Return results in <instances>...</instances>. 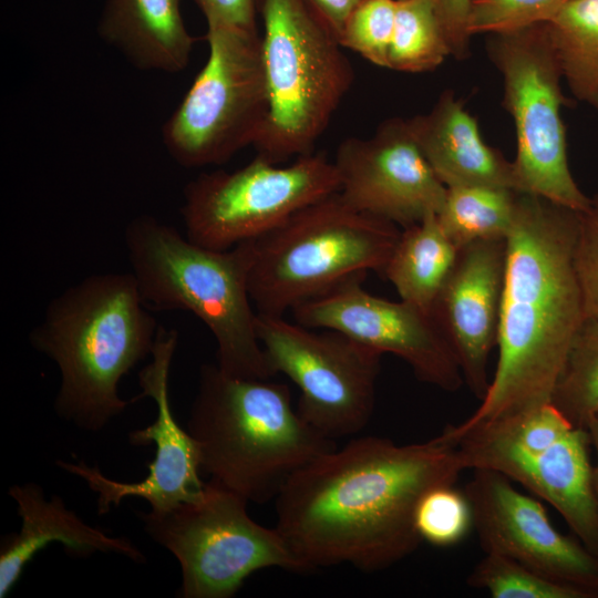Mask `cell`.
<instances>
[{
  "label": "cell",
  "instance_id": "e0dca14e",
  "mask_svg": "<svg viewBox=\"0 0 598 598\" xmlns=\"http://www.w3.org/2000/svg\"><path fill=\"white\" fill-rule=\"evenodd\" d=\"M339 194L354 209L403 228L441 210L446 187L420 150L406 118L383 121L365 138L348 137L333 161Z\"/></svg>",
  "mask_w": 598,
  "mask_h": 598
},
{
  "label": "cell",
  "instance_id": "5b68a950",
  "mask_svg": "<svg viewBox=\"0 0 598 598\" xmlns=\"http://www.w3.org/2000/svg\"><path fill=\"white\" fill-rule=\"evenodd\" d=\"M124 243L146 305L189 311L202 320L216 341V364L226 373L275 375L257 336L248 287L252 240L226 250L209 249L154 216L140 215L125 227Z\"/></svg>",
  "mask_w": 598,
  "mask_h": 598
},
{
  "label": "cell",
  "instance_id": "277c9868",
  "mask_svg": "<svg viewBox=\"0 0 598 598\" xmlns=\"http://www.w3.org/2000/svg\"><path fill=\"white\" fill-rule=\"evenodd\" d=\"M186 430L202 474L248 502L276 498L303 466L337 445L292 403L285 383L203 364Z\"/></svg>",
  "mask_w": 598,
  "mask_h": 598
},
{
  "label": "cell",
  "instance_id": "7c38bea8",
  "mask_svg": "<svg viewBox=\"0 0 598 598\" xmlns=\"http://www.w3.org/2000/svg\"><path fill=\"white\" fill-rule=\"evenodd\" d=\"M338 190L336 166L324 153L299 156L286 166L257 154L238 169L203 173L190 181L181 213L190 241L226 250Z\"/></svg>",
  "mask_w": 598,
  "mask_h": 598
},
{
  "label": "cell",
  "instance_id": "e575fe53",
  "mask_svg": "<svg viewBox=\"0 0 598 598\" xmlns=\"http://www.w3.org/2000/svg\"><path fill=\"white\" fill-rule=\"evenodd\" d=\"M591 447L595 450L596 463L592 465V489L598 513V415L591 419L587 425Z\"/></svg>",
  "mask_w": 598,
  "mask_h": 598
},
{
  "label": "cell",
  "instance_id": "4dcf8cb0",
  "mask_svg": "<svg viewBox=\"0 0 598 598\" xmlns=\"http://www.w3.org/2000/svg\"><path fill=\"white\" fill-rule=\"evenodd\" d=\"M575 266L582 290L587 318L598 319V193L579 213Z\"/></svg>",
  "mask_w": 598,
  "mask_h": 598
},
{
  "label": "cell",
  "instance_id": "30bf717a",
  "mask_svg": "<svg viewBox=\"0 0 598 598\" xmlns=\"http://www.w3.org/2000/svg\"><path fill=\"white\" fill-rule=\"evenodd\" d=\"M206 24V63L162 127L166 151L188 168L220 165L254 146L269 111L259 32Z\"/></svg>",
  "mask_w": 598,
  "mask_h": 598
},
{
  "label": "cell",
  "instance_id": "f546056e",
  "mask_svg": "<svg viewBox=\"0 0 598 598\" xmlns=\"http://www.w3.org/2000/svg\"><path fill=\"white\" fill-rule=\"evenodd\" d=\"M569 0H471V37L520 30L550 21Z\"/></svg>",
  "mask_w": 598,
  "mask_h": 598
},
{
  "label": "cell",
  "instance_id": "5bb4252c",
  "mask_svg": "<svg viewBox=\"0 0 598 598\" xmlns=\"http://www.w3.org/2000/svg\"><path fill=\"white\" fill-rule=\"evenodd\" d=\"M355 275L328 291L296 306L295 321L312 329L341 332L380 353L406 362L423 382L447 392L464 384L448 340L430 312L400 299L374 296Z\"/></svg>",
  "mask_w": 598,
  "mask_h": 598
},
{
  "label": "cell",
  "instance_id": "2e32d148",
  "mask_svg": "<svg viewBox=\"0 0 598 598\" xmlns=\"http://www.w3.org/2000/svg\"><path fill=\"white\" fill-rule=\"evenodd\" d=\"M484 553L509 557L536 573L598 598V555L561 534L543 505L491 470H473L463 489Z\"/></svg>",
  "mask_w": 598,
  "mask_h": 598
},
{
  "label": "cell",
  "instance_id": "4316f807",
  "mask_svg": "<svg viewBox=\"0 0 598 598\" xmlns=\"http://www.w3.org/2000/svg\"><path fill=\"white\" fill-rule=\"evenodd\" d=\"M467 585L493 598H584L576 589L551 580L506 556L485 553L468 574Z\"/></svg>",
  "mask_w": 598,
  "mask_h": 598
},
{
  "label": "cell",
  "instance_id": "d4e9b609",
  "mask_svg": "<svg viewBox=\"0 0 598 598\" xmlns=\"http://www.w3.org/2000/svg\"><path fill=\"white\" fill-rule=\"evenodd\" d=\"M448 56L450 45L432 0H395L386 69L403 73L430 72Z\"/></svg>",
  "mask_w": 598,
  "mask_h": 598
},
{
  "label": "cell",
  "instance_id": "cb8c5ba5",
  "mask_svg": "<svg viewBox=\"0 0 598 598\" xmlns=\"http://www.w3.org/2000/svg\"><path fill=\"white\" fill-rule=\"evenodd\" d=\"M517 193L495 186L446 187L437 219L457 248L476 240L506 239Z\"/></svg>",
  "mask_w": 598,
  "mask_h": 598
},
{
  "label": "cell",
  "instance_id": "ac0fdd59",
  "mask_svg": "<svg viewBox=\"0 0 598 598\" xmlns=\"http://www.w3.org/2000/svg\"><path fill=\"white\" fill-rule=\"evenodd\" d=\"M506 255V239L476 240L458 248L431 308L456 354L464 383L480 401L491 383L487 368L497 343Z\"/></svg>",
  "mask_w": 598,
  "mask_h": 598
},
{
  "label": "cell",
  "instance_id": "d6986e66",
  "mask_svg": "<svg viewBox=\"0 0 598 598\" xmlns=\"http://www.w3.org/2000/svg\"><path fill=\"white\" fill-rule=\"evenodd\" d=\"M10 497L17 504L21 527L6 535L0 546V597L4 598L37 553L51 543H61L68 553L86 557L94 553H114L136 563L144 555L126 537H114L85 523L69 509L60 496L45 498L34 483L12 485Z\"/></svg>",
  "mask_w": 598,
  "mask_h": 598
},
{
  "label": "cell",
  "instance_id": "603a6c76",
  "mask_svg": "<svg viewBox=\"0 0 598 598\" xmlns=\"http://www.w3.org/2000/svg\"><path fill=\"white\" fill-rule=\"evenodd\" d=\"M547 27L564 83L598 110V0H569Z\"/></svg>",
  "mask_w": 598,
  "mask_h": 598
},
{
  "label": "cell",
  "instance_id": "836d02e7",
  "mask_svg": "<svg viewBox=\"0 0 598 598\" xmlns=\"http://www.w3.org/2000/svg\"><path fill=\"white\" fill-rule=\"evenodd\" d=\"M334 32L340 29L351 10L362 0H309Z\"/></svg>",
  "mask_w": 598,
  "mask_h": 598
},
{
  "label": "cell",
  "instance_id": "4fadbf2b",
  "mask_svg": "<svg viewBox=\"0 0 598 598\" xmlns=\"http://www.w3.org/2000/svg\"><path fill=\"white\" fill-rule=\"evenodd\" d=\"M256 330L268 363L300 391L299 413L336 440L361 432L372 417L382 353L346 334L257 312Z\"/></svg>",
  "mask_w": 598,
  "mask_h": 598
},
{
  "label": "cell",
  "instance_id": "1f68e13d",
  "mask_svg": "<svg viewBox=\"0 0 598 598\" xmlns=\"http://www.w3.org/2000/svg\"><path fill=\"white\" fill-rule=\"evenodd\" d=\"M206 23L258 31L257 20L264 0H193Z\"/></svg>",
  "mask_w": 598,
  "mask_h": 598
},
{
  "label": "cell",
  "instance_id": "9c48e42d",
  "mask_svg": "<svg viewBox=\"0 0 598 598\" xmlns=\"http://www.w3.org/2000/svg\"><path fill=\"white\" fill-rule=\"evenodd\" d=\"M248 501L209 480L195 499L138 513L145 533L177 559L182 598H230L254 573L307 569L276 528L255 522Z\"/></svg>",
  "mask_w": 598,
  "mask_h": 598
},
{
  "label": "cell",
  "instance_id": "6da1fadb",
  "mask_svg": "<svg viewBox=\"0 0 598 598\" xmlns=\"http://www.w3.org/2000/svg\"><path fill=\"white\" fill-rule=\"evenodd\" d=\"M462 471L443 432L410 444L354 437L287 482L275 498V527L307 571L341 564L383 570L421 544L415 511L424 494L454 485Z\"/></svg>",
  "mask_w": 598,
  "mask_h": 598
},
{
  "label": "cell",
  "instance_id": "9a60e30c",
  "mask_svg": "<svg viewBox=\"0 0 598 598\" xmlns=\"http://www.w3.org/2000/svg\"><path fill=\"white\" fill-rule=\"evenodd\" d=\"M177 342L176 330L159 326L151 361L138 373L141 393L132 399L136 402L151 398L157 410L152 424L134 430L127 436L135 446L155 445V455L143 480L115 481L83 461H56L61 470L79 476L96 493L99 515L109 513L128 497L143 498L151 511L163 512L195 499L204 489L206 482L200 478L198 447L188 431L177 423L169 403L168 378Z\"/></svg>",
  "mask_w": 598,
  "mask_h": 598
},
{
  "label": "cell",
  "instance_id": "d6a6232c",
  "mask_svg": "<svg viewBox=\"0 0 598 598\" xmlns=\"http://www.w3.org/2000/svg\"><path fill=\"white\" fill-rule=\"evenodd\" d=\"M471 0H432L444 33L451 56L464 60L470 56L471 34L467 30V14Z\"/></svg>",
  "mask_w": 598,
  "mask_h": 598
},
{
  "label": "cell",
  "instance_id": "f1b7e54d",
  "mask_svg": "<svg viewBox=\"0 0 598 598\" xmlns=\"http://www.w3.org/2000/svg\"><path fill=\"white\" fill-rule=\"evenodd\" d=\"M394 19L395 0H362L343 22L338 41L343 49L386 68Z\"/></svg>",
  "mask_w": 598,
  "mask_h": 598
},
{
  "label": "cell",
  "instance_id": "7a4b0ae2",
  "mask_svg": "<svg viewBox=\"0 0 598 598\" xmlns=\"http://www.w3.org/2000/svg\"><path fill=\"white\" fill-rule=\"evenodd\" d=\"M579 212L517 193L506 238L497 334L488 390L464 421L475 424L550 402L573 341L586 320L575 266Z\"/></svg>",
  "mask_w": 598,
  "mask_h": 598
},
{
  "label": "cell",
  "instance_id": "44dd1931",
  "mask_svg": "<svg viewBox=\"0 0 598 598\" xmlns=\"http://www.w3.org/2000/svg\"><path fill=\"white\" fill-rule=\"evenodd\" d=\"M181 2L105 0L97 33L138 70L181 72L196 41L185 25Z\"/></svg>",
  "mask_w": 598,
  "mask_h": 598
},
{
  "label": "cell",
  "instance_id": "7402d4cb",
  "mask_svg": "<svg viewBox=\"0 0 598 598\" xmlns=\"http://www.w3.org/2000/svg\"><path fill=\"white\" fill-rule=\"evenodd\" d=\"M457 252L437 215H430L401 230L382 276L393 285L400 299L431 313Z\"/></svg>",
  "mask_w": 598,
  "mask_h": 598
},
{
  "label": "cell",
  "instance_id": "8fae6325",
  "mask_svg": "<svg viewBox=\"0 0 598 598\" xmlns=\"http://www.w3.org/2000/svg\"><path fill=\"white\" fill-rule=\"evenodd\" d=\"M486 52L503 81V106L516 136L513 161L518 192L534 194L576 212L590 197L569 168L561 109L568 102L547 22L489 34Z\"/></svg>",
  "mask_w": 598,
  "mask_h": 598
},
{
  "label": "cell",
  "instance_id": "ffe728a7",
  "mask_svg": "<svg viewBox=\"0 0 598 598\" xmlns=\"http://www.w3.org/2000/svg\"><path fill=\"white\" fill-rule=\"evenodd\" d=\"M424 157L445 187L495 186L518 192L513 161L487 144L477 120L453 91L406 118Z\"/></svg>",
  "mask_w": 598,
  "mask_h": 598
},
{
  "label": "cell",
  "instance_id": "3957f363",
  "mask_svg": "<svg viewBox=\"0 0 598 598\" xmlns=\"http://www.w3.org/2000/svg\"><path fill=\"white\" fill-rule=\"evenodd\" d=\"M159 326L132 272L91 275L62 291L29 334L31 346L59 368V417L100 431L133 401L118 384L152 354Z\"/></svg>",
  "mask_w": 598,
  "mask_h": 598
},
{
  "label": "cell",
  "instance_id": "83f0119b",
  "mask_svg": "<svg viewBox=\"0 0 598 598\" xmlns=\"http://www.w3.org/2000/svg\"><path fill=\"white\" fill-rule=\"evenodd\" d=\"M415 528L422 539L437 547H450L473 528L471 505L454 485H440L421 498L415 511Z\"/></svg>",
  "mask_w": 598,
  "mask_h": 598
},
{
  "label": "cell",
  "instance_id": "ba28073f",
  "mask_svg": "<svg viewBox=\"0 0 598 598\" xmlns=\"http://www.w3.org/2000/svg\"><path fill=\"white\" fill-rule=\"evenodd\" d=\"M464 470H491L549 503L575 536L598 555L591 441L550 402L475 424L447 425Z\"/></svg>",
  "mask_w": 598,
  "mask_h": 598
},
{
  "label": "cell",
  "instance_id": "8992f818",
  "mask_svg": "<svg viewBox=\"0 0 598 598\" xmlns=\"http://www.w3.org/2000/svg\"><path fill=\"white\" fill-rule=\"evenodd\" d=\"M391 221L359 212L339 192L252 239L248 287L257 312L283 316L349 277L382 275L400 237Z\"/></svg>",
  "mask_w": 598,
  "mask_h": 598
},
{
  "label": "cell",
  "instance_id": "52a82bcc",
  "mask_svg": "<svg viewBox=\"0 0 598 598\" xmlns=\"http://www.w3.org/2000/svg\"><path fill=\"white\" fill-rule=\"evenodd\" d=\"M269 111L254 147L272 163L313 152L353 82L334 32L309 0H264Z\"/></svg>",
  "mask_w": 598,
  "mask_h": 598
},
{
  "label": "cell",
  "instance_id": "484cf974",
  "mask_svg": "<svg viewBox=\"0 0 598 598\" xmlns=\"http://www.w3.org/2000/svg\"><path fill=\"white\" fill-rule=\"evenodd\" d=\"M550 403L577 427L598 415V319L586 318L577 332Z\"/></svg>",
  "mask_w": 598,
  "mask_h": 598
}]
</instances>
